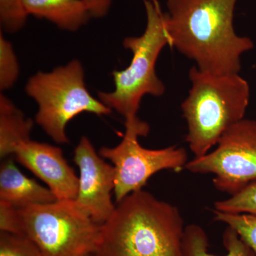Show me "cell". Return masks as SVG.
I'll return each mask as SVG.
<instances>
[{
	"instance_id": "cell-1",
	"label": "cell",
	"mask_w": 256,
	"mask_h": 256,
	"mask_svg": "<svg viewBox=\"0 0 256 256\" xmlns=\"http://www.w3.org/2000/svg\"><path fill=\"white\" fill-rule=\"evenodd\" d=\"M238 0H168L165 24L170 46L216 75L239 74L242 56L254 48L234 26Z\"/></svg>"
},
{
	"instance_id": "cell-2",
	"label": "cell",
	"mask_w": 256,
	"mask_h": 256,
	"mask_svg": "<svg viewBox=\"0 0 256 256\" xmlns=\"http://www.w3.org/2000/svg\"><path fill=\"white\" fill-rule=\"evenodd\" d=\"M185 228L178 207L150 192H133L117 203L102 225L96 256H182Z\"/></svg>"
},
{
	"instance_id": "cell-3",
	"label": "cell",
	"mask_w": 256,
	"mask_h": 256,
	"mask_svg": "<svg viewBox=\"0 0 256 256\" xmlns=\"http://www.w3.org/2000/svg\"><path fill=\"white\" fill-rule=\"evenodd\" d=\"M190 78L192 88L182 110L188 127L186 142L195 158H200L245 118L250 89L239 74L216 75L194 66Z\"/></svg>"
},
{
	"instance_id": "cell-4",
	"label": "cell",
	"mask_w": 256,
	"mask_h": 256,
	"mask_svg": "<svg viewBox=\"0 0 256 256\" xmlns=\"http://www.w3.org/2000/svg\"><path fill=\"white\" fill-rule=\"evenodd\" d=\"M146 26L142 35L128 37L124 46L132 53L129 66L112 73L114 90L98 92L99 100L108 108L117 111L126 120V126L142 122L138 117L144 96L161 97L165 92L163 82L156 75V64L160 53L170 45V40L164 13L152 1H146Z\"/></svg>"
},
{
	"instance_id": "cell-5",
	"label": "cell",
	"mask_w": 256,
	"mask_h": 256,
	"mask_svg": "<svg viewBox=\"0 0 256 256\" xmlns=\"http://www.w3.org/2000/svg\"><path fill=\"white\" fill-rule=\"evenodd\" d=\"M26 92L38 104L36 124L58 144H68L67 124L79 114L109 116L112 112L88 90L84 67L77 60L50 73L35 74Z\"/></svg>"
},
{
	"instance_id": "cell-6",
	"label": "cell",
	"mask_w": 256,
	"mask_h": 256,
	"mask_svg": "<svg viewBox=\"0 0 256 256\" xmlns=\"http://www.w3.org/2000/svg\"><path fill=\"white\" fill-rule=\"evenodd\" d=\"M22 236L43 256H84L96 254L102 225L96 224L74 201H56L18 208Z\"/></svg>"
},
{
	"instance_id": "cell-7",
	"label": "cell",
	"mask_w": 256,
	"mask_h": 256,
	"mask_svg": "<svg viewBox=\"0 0 256 256\" xmlns=\"http://www.w3.org/2000/svg\"><path fill=\"white\" fill-rule=\"evenodd\" d=\"M126 128L124 139L118 146H104L99 151V154L110 161L116 170L114 194L117 203L133 192L142 190L153 175L164 170L181 172L188 162V152L183 148H143L139 138L146 137L150 132L146 122Z\"/></svg>"
},
{
	"instance_id": "cell-8",
	"label": "cell",
	"mask_w": 256,
	"mask_h": 256,
	"mask_svg": "<svg viewBox=\"0 0 256 256\" xmlns=\"http://www.w3.org/2000/svg\"><path fill=\"white\" fill-rule=\"evenodd\" d=\"M214 150L188 161L185 170L212 174L218 191L233 196L256 181V120H242L230 128Z\"/></svg>"
},
{
	"instance_id": "cell-9",
	"label": "cell",
	"mask_w": 256,
	"mask_h": 256,
	"mask_svg": "<svg viewBox=\"0 0 256 256\" xmlns=\"http://www.w3.org/2000/svg\"><path fill=\"white\" fill-rule=\"evenodd\" d=\"M80 176L76 206L99 225H104L116 210L112 193L116 170L96 152L87 137H82L74 152Z\"/></svg>"
},
{
	"instance_id": "cell-10",
	"label": "cell",
	"mask_w": 256,
	"mask_h": 256,
	"mask_svg": "<svg viewBox=\"0 0 256 256\" xmlns=\"http://www.w3.org/2000/svg\"><path fill=\"white\" fill-rule=\"evenodd\" d=\"M13 158L46 184L58 201H74L79 178L58 146L31 140L20 144Z\"/></svg>"
},
{
	"instance_id": "cell-11",
	"label": "cell",
	"mask_w": 256,
	"mask_h": 256,
	"mask_svg": "<svg viewBox=\"0 0 256 256\" xmlns=\"http://www.w3.org/2000/svg\"><path fill=\"white\" fill-rule=\"evenodd\" d=\"M2 161L0 168V203L22 208L58 201L50 188L24 174L12 156Z\"/></svg>"
},
{
	"instance_id": "cell-12",
	"label": "cell",
	"mask_w": 256,
	"mask_h": 256,
	"mask_svg": "<svg viewBox=\"0 0 256 256\" xmlns=\"http://www.w3.org/2000/svg\"><path fill=\"white\" fill-rule=\"evenodd\" d=\"M28 14L45 18L62 30L76 32L92 18L85 0H23Z\"/></svg>"
},
{
	"instance_id": "cell-13",
	"label": "cell",
	"mask_w": 256,
	"mask_h": 256,
	"mask_svg": "<svg viewBox=\"0 0 256 256\" xmlns=\"http://www.w3.org/2000/svg\"><path fill=\"white\" fill-rule=\"evenodd\" d=\"M34 122L12 101L0 96V158L13 156L20 144L31 140Z\"/></svg>"
},
{
	"instance_id": "cell-14",
	"label": "cell",
	"mask_w": 256,
	"mask_h": 256,
	"mask_svg": "<svg viewBox=\"0 0 256 256\" xmlns=\"http://www.w3.org/2000/svg\"><path fill=\"white\" fill-rule=\"evenodd\" d=\"M227 254L224 256H256L254 250L238 234L227 226L223 236ZM182 256H217L208 252V238L202 227L196 224L185 228L182 242Z\"/></svg>"
},
{
	"instance_id": "cell-15",
	"label": "cell",
	"mask_w": 256,
	"mask_h": 256,
	"mask_svg": "<svg viewBox=\"0 0 256 256\" xmlns=\"http://www.w3.org/2000/svg\"><path fill=\"white\" fill-rule=\"evenodd\" d=\"M214 210L234 214H250L256 216V181L226 200L216 202Z\"/></svg>"
},
{
	"instance_id": "cell-16",
	"label": "cell",
	"mask_w": 256,
	"mask_h": 256,
	"mask_svg": "<svg viewBox=\"0 0 256 256\" xmlns=\"http://www.w3.org/2000/svg\"><path fill=\"white\" fill-rule=\"evenodd\" d=\"M216 222L226 224L235 230L256 256V216L250 214H234L214 210Z\"/></svg>"
},
{
	"instance_id": "cell-17",
	"label": "cell",
	"mask_w": 256,
	"mask_h": 256,
	"mask_svg": "<svg viewBox=\"0 0 256 256\" xmlns=\"http://www.w3.org/2000/svg\"><path fill=\"white\" fill-rule=\"evenodd\" d=\"M20 65L12 45L0 33V90L14 86L20 75Z\"/></svg>"
},
{
	"instance_id": "cell-18",
	"label": "cell",
	"mask_w": 256,
	"mask_h": 256,
	"mask_svg": "<svg viewBox=\"0 0 256 256\" xmlns=\"http://www.w3.org/2000/svg\"><path fill=\"white\" fill-rule=\"evenodd\" d=\"M23 0H0V22L8 33H16L24 26L28 16Z\"/></svg>"
},
{
	"instance_id": "cell-19",
	"label": "cell",
	"mask_w": 256,
	"mask_h": 256,
	"mask_svg": "<svg viewBox=\"0 0 256 256\" xmlns=\"http://www.w3.org/2000/svg\"><path fill=\"white\" fill-rule=\"evenodd\" d=\"M0 256H43L28 237L0 232Z\"/></svg>"
},
{
	"instance_id": "cell-20",
	"label": "cell",
	"mask_w": 256,
	"mask_h": 256,
	"mask_svg": "<svg viewBox=\"0 0 256 256\" xmlns=\"http://www.w3.org/2000/svg\"><path fill=\"white\" fill-rule=\"evenodd\" d=\"M0 232L22 236L18 208L0 203Z\"/></svg>"
},
{
	"instance_id": "cell-21",
	"label": "cell",
	"mask_w": 256,
	"mask_h": 256,
	"mask_svg": "<svg viewBox=\"0 0 256 256\" xmlns=\"http://www.w3.org/2000/svg\"><path fill=\"white\" fill-rule=\"evenodd\" d=\"M92 18H102L110 11L112 0H85Z\"/></svg>"
},
{
	"instance_id": "cell-22",
	"label": "cell",
	"mask_w": 256,
	"mask_h": 256,
	"mask_svg": "<svg viewBox=\"0 0 256 256\" xmlns=\"http://www.w3.org/2000/svg\"><path fill=\"white\" fill-rule=\"evenodd\" d=\"M84 256H95V254H87V255H85Z\"/></svg>"
}]
</instances>
